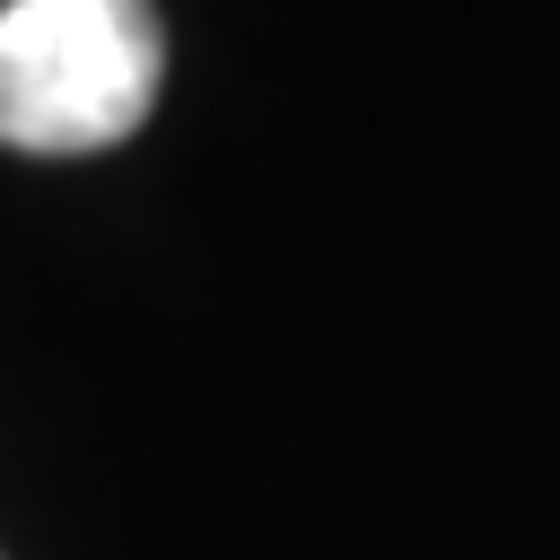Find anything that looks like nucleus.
Segmentation results:
<instances>
[{
    "label": "nucleus",
    "mask_w": 560,
    "mask_h": 560,
    "mask_svg": "<svg viewBox=\"0 0 560 560\" xmlns=\"http://www.w3.org/2000/svg\"><path fill=\"white\" fill-rule=\"evenodd\" d=\"M166 35L149 0H9L0 9V149L79 158L149 122Z\"/></svg>",
    "instance_id": "f257e3e1"
}]
</instances>
